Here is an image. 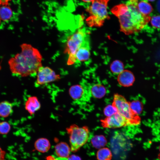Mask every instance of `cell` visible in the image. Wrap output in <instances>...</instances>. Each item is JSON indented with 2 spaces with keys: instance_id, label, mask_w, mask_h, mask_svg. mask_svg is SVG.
I'll use <instances>...</instances> for the list:
<instances>
[{
  "instance_id": "cell-1",
  "label": "cell",
  "mask_w": 160,
  "mask_h": 160,
  "mask_svg": "<svg viewBox=\"0 0 160 160\" xmlns=\"http://www.w3.org/2000/svg\"><path fill=\"white\" fill-rule=\"evenodd\" d=\"M21 51L8 61L12 73L24 77L36 74L42 66V56L39 51L31 45L23 43L20 46Z\"/></svg>"
},
{
  "instance_id": "cell-2",
  "label": "cell",
  "mask_w": 160,
  "mask_h": 160,
  "mask_svg": "<svg viewBox=\"0 0 160 160\" xmlns=\"http://www.w3.org/2000/svg\"><path fill=\"white\" fill-rule=\"evenodd\" d=\"M111 11L118 19L120 31L126 35L140 31L151 19L150 16L141 13L137 5L129 1L114 7Z\"/></svg>"
},
{
  "instance_id": "cell-3",
  "label": "cell",
  "mask_w": 160,
  "mask_h": 160,
  "mask_svg": "<svg viewBox=\"0 0 160 160\" xmlns=\"http://www.w3.org/2000/svg\"><path fill=\"white\" fill-rule=\"evenodd\" d=\"M110 0H93L87 9L89 16L86 20L90 27H100L105 21L109 18L107 10L108 4Z\"/></svg>"
},
{
  "instance_id": "cell-4",
  "label": "cell",
  "mask_w": 160,
  "mask_h": 160,
  "mask_svg": "<svg viewBox=\"0 0 160 160\" xmlns=\"http://www.w3.org/2000/svg\"><path fill=\"white\" fill-rule=\"evenodd\" d=\"M88 33L86 28H84L78 30L68 37L63 52L64 54L69 55L67 62L68 65H73L76 62V52Z\"/></svg>"
},
{
  "instance_id": "cell-5",
  "label": "cell",
  "mask_w": 160,
  "mask_h": 160,
  "mask_svg": "<svg viewBox=\"0 0 160 160\" xmlns=\"http://www.w3.org/2000/svg\"><path fill=\"white\" fill-rule=\"evenodd\" d=\"M69 135L71 151L76 152L84 145L88 140L89 129L87 126L79 127L73 124L66 129Z\"/></svg>"
},
{
  "instance_id": "cell-6",
  "label": "cell",
  "mask_w": 160,
  "mask_h": 160,
  "mask_svg": "<svg viewBox=\"0 0 160 160\" xmlns=\"http://www.w3.org/2000/svg\"><path fill=\"white\" fill-rule=\"evenodd\" d=\"M112 105L116 108L118 113L130 122L132 126L137 125L140 124V118L139 115L133 112L129 102L124 96L118 94H115Z\"/></svg>"
},
{
  "instance_id": "cell-7",
  "label": "cell",
  "mask_w": 160,
  "mask_h": 160,
  "mask_svg": "<svg viewBox=\"0 0 160 160\" xmlns=\"http://www.w3.org/2000/svg\"><path fill=\"white\" fill-rule=\"evenodd\" d=\"M35 84L37 86L43 85L60 79V75L57 74L49 67H43L39 68L37 73Z\"/></svg>"
},
{
  "instance_id": "cell-8",
  "label": "cell",
  "mask_w": 160,
  "mask_h": 160,
  "mask_svg": "<svg viewBox=\"0 0 160 160\" xmlns=\"http://www.w3.org/2000/svg\"><path fill=\"white\" fill-rule=\"evenodd\" d=\"M100 122L102 126L105 128H116L132 126L130 122L118 112L101 119Z\"/></svg>"
},
{
  "instance_id": "cell-9",
  "label": "cell",
  "mask_w": 160,
  "mask_h": 160,
  "mask_svg": "<svg viewBox=\"0 0 160 160\" xmlns=\"http://www.w3.org/2000/svg\"><path fill=\"white\" fill-rule=\"evenodd\" d=\"M90 87L86 84H76L71 86L69 89V93L72 98L74 100H88L91 96Z\"/></svg>"
},
{
  "instance_id": "cell-10",
  "label": "cell",
  "mask_w": 160,
  "mask_h": 160,
  "mask_svg": "<svg viewBox=\"0 0 160 160\" xmlns=\"http://www.w3.org/2000/svg\"><path fill=\"white\" fill-rule=\"evenodd\" d=\"M90 39L88 33L76 52V62H84L88 60L90 56Z\"/></svg>"
},
{
  "instance_id": "cell-11",
  "label": "cell",
  "mask_w": 160,
  "mask_h": 160,
  "mask_svg": "<svg viewBox=\"0 0 160 160\" xmlns=\"http://www.w3.org/2000/svg\"><path fill=\"white\" fill-rule=\"evenodd\" d=\"M135 79L133 73L127 70H124L118 75L117 80L119 84L123 87H129L133 84Z\"/></svg>"
},
{
  "instance_id": "cell-12",
  "label": "cell",
  "mask_w": 160,
  "mask_h": 160,
  "mask_svg": "<svg viewBox=\"0 0 160 160\" xmlns=\"http://www.w3.org/2000/svg\"><path fill=\"white\" fill-rule=\"evenodd\" d=\"M41 107L38 98L34 96L28 97L25 103V109L30 115L34 114L40 109Z\"/></svg>"
},
{
  "instance_id": "cell-13",
  "label": "cell",
  "mask_w": 160,
  "mask_h": 160,
  "mask_svg": "<svg viewBox=\"0 0 160 160\" xmlns=\"http://www.w3.org/2000/svg\"><path fill=\"white\" fill-rule=\"evenodd\" d=\"M55 151L58 158H65L70 155L71 150L70 147L66 143L61 142L56 145Z\"/></svg>"
},
{
  "instance_id": "cell-14",
  "label": "cell",
  "mask_w": 160,
  "mask_h": 160,
  "mask_svg": "<svg viewBox=\"0 0 160 160\" xmlns=\"http://www.w3.org/2000/svg\"><path fill=\"white\" fill-rule=\"evenodd\" d=\"M91 96L95 98H101L104 97L106 92V89L103 85L100 84H95L90 87Z\"/></svg>"
},
{
  "instance_id": "cell-15",
  "label": "cell",
  "mask_w": 160,
  "mask_h": 160,
  "mask_svg": "<svg viewBox=\"0 0 160 160\" xmlns=\"http://www.w3.org/2000/svg\"><path fill=\"white\" fill-rule=\"evenodd\" d=\"M34 146L37 151L42 153H45L49 150L50 144L48 139L42 138L37 140L35 143Z\"/></svg>"
},
{
  "instance_id": "cell-16",
  "label": "cell",
  "mask_w": 160,
  "mask_h": 160,
  "mask_svg": "<svg viewBox=\"0 0 160 160\" xmlns=\"http://www.w3.org/2000/svg\"><path fill=\"white\" fill-rule=\"evenodd\" d=\"M13 111L12 105L7 101L0 103V117L6 118L9 116Z\"/></svg>"
},
{
  "instance_id": "cell-17",
  "label": "cell",
  "mask_w": 160,
  "mask_h": 160,
  "mask_svg": "<svg viewBox=\"0 0 160 160\" xmlns=\"http://www.w3.org/2000/svg\"><path fill=\"white\" fill-rule=\"evenodd\" d=\"M137 7L140 12L145 15H148L153 11L151 5L145 1L142 0L139 2Z\"/></svg>"
},
{
  "instance_id": "cell-18",
  "label": "cell",
  "mask_w": 160,
  "mask_h": 160,
  "mask_svg": "<svg viewBox=\"0 0 160 160\" xmlns=\"http://www.w3.org/2000/svg\"><path fill=\"white\" fill-rule=\"evenodd\" d=\"M112 156L111 151L107 148H100L97 153V157L98 160H110Z\"/></svg>"
},
{
  "instance_id": "cell-19",
  "label": "cell",
  "mask_w": 160,
  "mask_h": 160,
  "mask_svg": "<svg viewBox=\"0 0 160 160\" xmlns=\"http://www.w3.org/2000/svg\"><path fill=\"white\" fill-rule=\"evenodd\" d=\"M110 68L113 73L118 75L124 70V66L121 61L116 60L113 61L111 64Z\"/></svg>"
},
{
  "instance_id": "cell-20",
  "label": "cell",
  "mask_w": 160,
  "mask_h": 160,
  "mask_svg": "<svg viewBox=\"0 0 160 160\" xmlns=\"http://www.w3.org/2000/svg\"><path fill=\"white\" fill-rule=\"evenodd\" d=\"M92 143L95 148H100L106 144V140L105 137L103 135H96L92 139Z\"/></svg>"
},
{
  "instance_id": "cell-21",
  "label": "cell",
  "mask_w": 160,
  "mask_h": 160,
  "mask_svg": "<svg viewBox=\"0 0 160 160\" xmlns=\"http://www.w3.org/2000/svg\"><path fill=\"white\" fill-rule=\"evenodd\" d=\"M12 10L9 7L4 6L0 8V19L3 21L8 20L12 17Z\"/></svg>"
},
{
  "instance_id": "cell-22",
  "label": "cell",
  "mask_w": 160,
  "mask_h": 160,
  "mask_svg": "<svg viewBox=\"0 0 160 160\" xmlns=\"http://www.w3.org/2000/svg\"><path fill=\"white\" fill-rule=\"evenodd\" d=\"M129 103L132 110L135 114L139 115L141 113L143 108V105L141 102L134 100L129 102Z\"/></svg>"
},
{
  "instance_id": "cell-23",
  "label": "cell",
  "mask_w": 160,
  "mask_h": 160,
  "mask_svg": "<svg viewBox=\"0 0 160 160\" xmlns=\"http://www.w3.org/2000/svg\"><path fill=\"white\" fill-rule=\"evenodd\" d=\"M103 112L106 117L110 116L118 112L116 108L112 105L106 106L104 109Z\"/></svg>"
},
{
  "instance_id": "cell-24",
  "label": "cell",
  "mask_w": 160,
  "mask_h": 160,
  "mask_svg": "<svg viewBox=\"0 0 160 160\" xmlns=\"http://www.w3.org/2000/svg\"><path fill=\"white\" fill-rule=\"evenodd\" d=\"M11 127L9 123L6 121L0 122V133L6 134L9 131Z\"/></svg>"
},
{
  "instance_id": "cell-25",
  "label": "cell",
  "mask_w": 160,
  "mask_h": 160,
  "mask_svg": "<svg viewBox=\"0 0 160 160\" xmlns=\"http://www.w3.org/2000/svg\"><path fill=\"white\" fill-rule=\"evenodd\" d=\"M151 24L153 27L160 28V15L153 16L151 18Z\"/></svg>"
},
{
  "instance_id": "cell-26",
  "label": "cell",
  "mask_w": 160,
  "mask_h": 160,
  "mask_svg": "<svg viewBox=\"0 0 160 160\" xmlns=\"http://www.w3.org/2000/svg\"><path fill=\"white\" fill-rule=\"evenodd\" d=\"M57 158L55 160H81L79 156L75 155H70L68 157L65 158Z\"/></svg>"
},
{
  "instance_id": "cell-27",
  "label": "cell",
  "mask_w": 160,
  "mask_h": 160,
  "mask_svg": "<svg viewBox=\"0 0 160 160\" xmlns=\"http://www.w3.org/2000/svg\"><path fill=\"white\" fill-rule=\"evenodd\" d=\"M5 153L0 147V160H4Z\"/></svg>"
},
{
  "instance_id": "cell-28",
  "label": "cell",
  "mask_w": 160,
  "mask_h": 160,
  "mask_svg": "<svg viewBox=\"0 0 160 160\" xmlns=\"http://www.w3.org/2000/svg\"><path fill=\"white\" fill-rule=\"evenodd\" d=\"M156 7L158 12L160 13V0H158L157 3Z\"/></svg>"
},
{
  "instance_id": "cell-29",
  "label": "cell",
  "mask_w": 160,
  "mask_h": 160,
  "mask_svg": "<svg viewBox=\"0 0 160 160\" xmlns=\"http://www.w3.org/2000/svg\"><path fill=\"white\" fill-rule=\"evenodd\" d=\"M129 1L131 3L137 5L138 0H129Z\"/></svg>"
},
{
  "instance_id": "cell-30",
  "label": "cell",
  "mask_w": 160,
  "mask_h": 160,
  "mask_svg": "<svg viewBox=\"0 0 160 160\" xmlns=\"http://www.w3.org/2000/svg\"><path fill=\"white\" fill-rule=\"evenodd\" d=\"M85 2H92L93 0H81Z\"/></svg>"
},
{
  "instance_id": "cell-31",
  "label": "cell",
  "mask_w": 160,
  "mask_h": 160,
  "mask_svg": "<svg viewBox=\"0 0 160 160\" xmlns=\"http://www.w3.org/2000/svg\"><path fill=\"white\" fill-rule=\"evenodd\" d=\"M158 158L160 160V154H159L158 156Z\"/></svg>"
},
{
  "instance_id": "cell-32",
  "label": "cell",
  "mask_w": 160,
  "mask_h": 160,
  "mask_svg": "<svg viewBox=\"0 0 160 160\" xmlns=\"http://www.w3.org/2000/svg\"><path fill=\"white\" fill-rule=\"evenodd\" d=\"M147 1H155V0H147Z\"/></svg>"
},
{
  "instance_id": "cell-33",
  "label": "cell",
  "mask_w": 160,
  "mask_h": 160,
  "mask_svg": "<svg viewBox=\"0 0 160 160\" xmlns=\"http://www.w3.org/2000/svg\"><path fill=\"white\" fill-rule=\"evenodd\" d=\"M159 151H160V146H159Z\"/></svg>"
},
{
  "instance_id": "cell-34",
  "label": "cell",
  "mask_w": 160,
  "mask_h": 160,
  "mask_svg": "<svg viewBox=\"0 0 160 160\" xmlns=\"http://www.w3.org/2000/svg\"><path fill=\"white\" fill-rule=\"evenodd\" d=\"M0 23H1V19H0Z\"/></svg>"
}]
</instances>
